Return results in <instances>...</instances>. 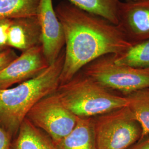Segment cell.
<instances>
[{"instance_id":"9","label":"cell","mask_w":149,"mask_h":149,"mask_svg":"<svg viewBox=\"0 0 149 149\" xmlns=\"http://www.w3.org/2000/svg\"><path fill=\"white\" fill-rule=\"evenodd\" d=\"M119 24L128 39L134 44L149 39V0L120 1Z\"/></svg>"},{"instance_id":"5","label":"cell","mask_w":149,"mask_h":149,"mask_svg":"<svg viewBox=\"0 0 149 149\" xmlns=\"http://www.w3.org/2000/svg\"><path fill=\"white\" fill-rule=\"evenodd\" d=\"M84 74L106 88L125 94L149 88V68L137 69L116 64L113 54L102 56L84 68Z\"/></svg>"},{"instance_id":"2","label":"cell","mask_w":149,"mask_h":149,"mask_svg":"<svg viewBox=\"0 0 149 149\" xmlns=\"http://www.w3.org/2000/svg\"><path fill=\"white\" fill-rule=\"evenodd\" d=\"M64 58L63 49L56 61L37 76L15 87L0 89V125L12 140L32 107L58 88Z\"/></svg>"},{"instance_id":"8","label":"cell","mask_w":149,"mask_h":149,"mask_svg":"<svg viewBox=\"0 0 149 149\" xmlns=\"http://www.w3.org/2000/svg\"><path fill=\"white\" fill-rule=\"evenodd\" d=\"M41 31V45L49 65L54 63L63 50L65 34L56 14L53 0H40L37 15Z\"/></svg>"},{"instance_id":"19","label":"cell","mask_w":149,"mask_h":149,"mask_svg":"<svg viewBox=\"0 0 149 149\" xmlns=\"http://www.w3.org/2000/svg\"><path fill=\"white\" fill-rule=\"evenodd\" d=\"M12 141L11 136L0 125V149H12Z\"/></svg>"},{"instance_id":"3","label":"cell","mask_w":149,"mask_h":149,"mask_svg":"<svg viewBox=\"0 0 149 149\" xmlns=\"http://www.w3.org/2000/svg\"><path fill=\"white\" fill-rule=\"evenodd\" d=\"M60 85L55 93L79 117L92 118L128 106L127 97L113 94L85 75Z\"/></svg>"},{"instance_id":"13","label":"cell","mask_w":149,"mask_h":149,"mask_svg":"<svg viewBox=\"0 0 149 149\" xmlns=\"http://www.w3.org/2000/svg\"><path fill=\"white\" fill-rule=\"evenodd\" d=\"M72 5L118 25L120 0H67Z\"/></svg>"},{"instance_id":"1","label":"cell","mask_w":149,"mask_h":149,"mask_svg":"<svg viewBox=\"0 0 149 149\" xmlns=\"http://www.w3.org/2000/svg\"><path fill=\"white\" fill-rule=\"evenodd\" d=\"M55 10L63 27L66 46L60 84L72 80L95 60L123 53L135 44L117 25L67 0L59 3Z\"/></svg>"},{"instance_id":"10","label":"cell","mask_w":149,"mask_h":149,"mask_svg":"<svg viewBox=\"0 0 149 149\" xmlns=\"http://www.w3.org/2000/svg\"><path fill=\"white\" fill-rule=\"evenodd\" d=\"M7 44L9 48L22 52L41 45V31L37 16L12 19Z\"/></svg>"},{"instance_id":"21","label":"cell","mask_w":149,"mask_h":149,"mask_svg":"<svg viewBox=\"0 0 149 149\" xmlns=\"http://www.w3.org/2000/svg\"><path fill=\"white\" fill-rule=\"evenodd\" d=\"M124 1L125 2H136V1H141V0H124Z\"/></svg>"},{"instance_id":"11","label":"cell","mask_w":149,"mask_h":149,"mask_svg":"<svg viewBox=\"0 0 149 149\" xmlns=\"http://www.w3.org/2000/svg\"><path fill=\"white\" fill-rule=\"evenodd\" d=\"M53 145L54 149H97L93 119L78 117L70 133Z\"/></svg>"},{"instance_id":"20","label":"cell","mask_w":149,"mask_h":149,"mask_svg":"<svg viewBox=\"0 0 149 149\" xmlns=\"http://www.w3.org/2000/svg\"><path fill=\"white\" fill-rule=\"evenodd\" d=\"M128 149H149V135Z\"/></svg>"},{"instance_id":"7","label":"cell","mask_w":149,"mask_h":149,"mask_svg":"<svg viewBox=\"0 0 149 149\" xmlns=\"http://www.w3.org/2000/svg\"><path fill=\"white\" fill-rule=\"evenodd\" d=\"M49 65L41 45L23 52L0 71V89L8 88L30 80Z\"/></svg>"},{"instance_id":"12","label":"cell","mask_w":149,"mask_h":149,"mask_svg":"<svg viewBox=\"0 0 149 149\" xmlns=\"http://www.w3.org/2000/svg\"><path fill=\"white\" fill-rule=\"evenodd\" d=\"M12 149H54L52 140L26 118L16 137L12 140Z\"/></svg>"},{"instance_id":"4","label":"cell","mask_w":149,"mask_h":149,"mask_svg":"<svg viewBox=\"0 0 149 149\" xmlns=\"http://www.w3.org/2000/svg\"><path fill=\"white\" fill-rule=\"evenodd\" d=\"M97 149H128L141 137L142 128L128 106L93 119Z\"/></svg>"},{"instance_id":"18","label":"cell","mask_w":149,"mask_h":149,"mask_svg":"<svg viewBox=\"0 0 149 149\" xmlns=\"http://www.w3.org/2000/svg\"><path fill=\"white\" fill-rule=\"evenodd\" d=\"M15 51L12 48H8L0 53V71L3 69L14 59L17 57Z\"/></svg>"},{"instance_id":"14","label":"cell","mask_w":149,"mask_h":149,"mask_svg":"<svg viewBox=\"0 0 149 149\" xmlns=\"http://www.w3.org/2000/svg\"><path fill=\"white\" fill-rule=\"evenodd\" d=\"M127 98L128 107L142 128L140 141L149 135V88L134 92Z\"/></svg>"},{"instance_id":"16","label":"cell","mask_w":149,"mask_h":149,"mask_svg":"<svg viewBox=\"0 0 149 149\" xmlns=\"http://www.w3.org/2000/svg\"><path fill=\"white\" fill-rule=\"evenodd\" d=\"M40 0H0V19L36 16Z\"/></svg>"},{"instance_id":"17","label":"cell","mask_w":149,"mask_h":149,"mask_svg":"<svg viewBox=\"0 0 149 149\" xmlns=\"http://www.w3.org/2000/svg\"><path fill=\"white\" fill-rule=\"evenodd\" d=\"M11 21L12 19L8 18L0 19V53L10 48L8 46L7 40Z\"/></svg>"},{"instance_id":"15","label":"cell","mask_w":149,"mask_h":149,"mask_svg":"<svg viewBox=\"0 0 149 149\" xmlns=\"http://www.w3.org/2000/svg\"><path fill=\"white\" fill-rule=\"evenodd\" d=\"M116 64L137 69L149 68V39L136 43L120 54H113Z\"/></svg>"},{"instance_id":"6","label":"cell","mask_w":149,"mask_h":149,"mask_svg":"<svg viewBox=\"0 0 149 149\" xmlns=\"http://www.w3.org/2000/svg\"><path fill=\"white\" fill-rule=\"evenodd\" d=\"M26 118L47 134L53 143L70 133L78 119L64 106L55 92L38 102L28 113Z\"/></svg>"}]
</instances>
